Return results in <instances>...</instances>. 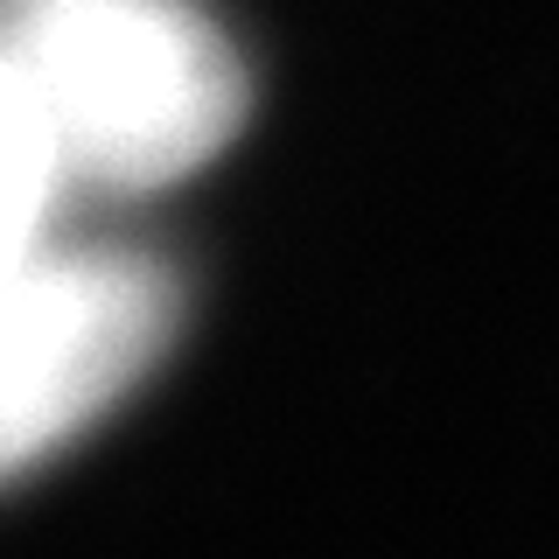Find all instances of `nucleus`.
<instances>
[{
  "label": "nucleus",
  "mask_w": 559,
  "mask_h": 559,
  "mask_svg": "<svg viewBox=\"0 0 559 559\" xmlns=\"http://www.w3.org/2000/svg\"><path fill=\"white\" fill-rule=\"evenodd\" d=\"M63 175L49 162V140L35 127V105L14 78L8 49H0V273L28 252L35 238H49V203H57Z\"/></svg>",
  "instance_id": "nucleus-3"
},
{
  "label": "nucleus",
  "mask_w": 559,
  "mask_h": 559,
  "mask_svg": "<svg viewBox=\"0 0 559 559\" xmlns=\"http://www.w3.org/2000/svg\"><path fill=\"white\" fill-rule=\"evenodd\" d=\"M63 182L140 197L210 168L252 112V70L197 0H28L0 35Z\"/></svg>",
  "instance_id": "nucleus-1"
},
{
  "label": "nucleus",
  "mask_w": 559,
  "mask_h": 559,
  "mask_svg": "<svg viewBox=\"0 0 559 559\" xmlns=\"http://www.w3.org/2000/svg\"><path fill=\"white\" fill-rule=\"evenodd\" d=\"M175 329L182 273L162 252L35 238L0 273V489L133 399Z\"/></svg>",
  "instance_id": "nucleus-2"
}]
</instances>
